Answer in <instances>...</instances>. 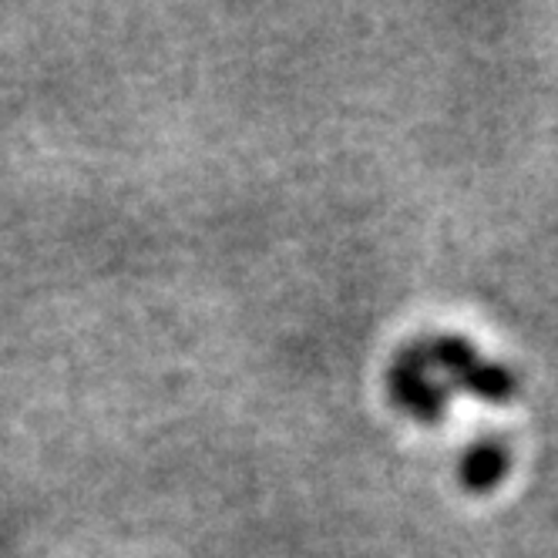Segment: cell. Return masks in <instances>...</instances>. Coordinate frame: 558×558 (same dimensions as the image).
<instances>
[{
    "mask_svg": "<svg viewBox=\"0 0 558 558\" xmlns=\"http://www.w3.org/2000/svg\"><path fill=\"white\" fill-rule=\"evenodd\" d=\"M427 361L437 374V380L445 384L448 397L454 390H468L474 397H482V401H492V404H505L508 397L514 393V377L495 364H485L477 350L461 340V337H441V340H430V343H421Z\"/></svg>",
    "mask_w": 558,
    "mask_h": 558,
    "instance_id": "1",
    "label": "cell"
},
{
    "mask_svg": "<svg viewBox=\"0 0 558 558\" xmlns=\"http://www.w3.org/2000/svg\"><path fill=\"white\" fill-rule=\"evenodd\" d=\"M390 393L417 421H434L448 408V390L437 380L424 347H411L397 356V364L390 367Z\"/></svg>",
    "mask_w": 558,
    "mask_h": 558,
    "instance_id": "2",
    "label": "cell"
},
{
    "mask_svg": "<svg viewBox=\"0 0 558 558\" xmlns=\"http://www.w3.org/2000/svg\"><path fill=\"white\" fill-rule=\"evenodd\" d=\"M508 471V454L498 445H477L468 451L464 464H461V477L471 492H488L495 488Z\"/></svg>",
    "mask_w": 558,
    "mask_h": 558,
    "instance_id": "3",
    "label": "cell"
}]
</instances>
